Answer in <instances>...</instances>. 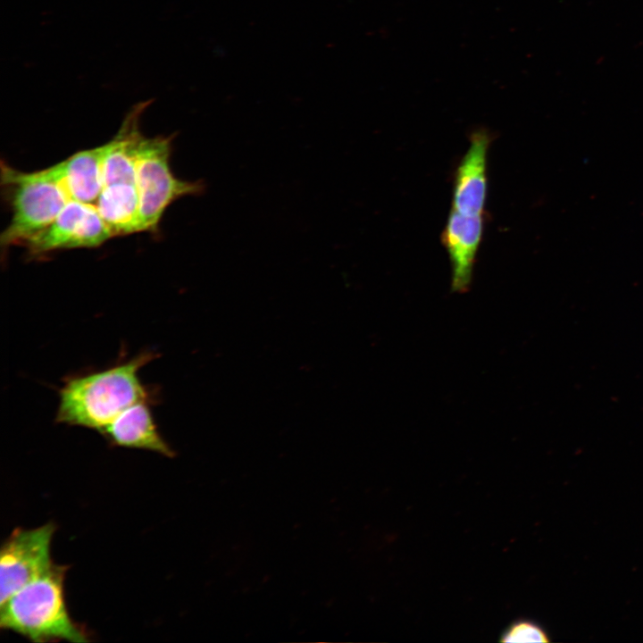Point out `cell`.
I'll return each mask as SVG.
<instances>
[{"label": "cell", "instance_id": "obj_1", "mask_svg": "<svg viewBox=\"0 0 643 643\" xmlns=\"http://www.w3.org/2000/svg\"><path fill=\"white\" fill-rule=\"evenodd\" d=\"M156 356L144 351L108 369L66 378L59 389L56 422L100 431L130 405L154 402V393L138 373Z\"/></svg>", "mask_w": 643, "mask_h": 643}, {"label": "cell", "instance_id": "obj_2", "mask_svg": "<svg viewBox=\"0 0 643 643\" xmlns=\"http://www.w3.org/2000/svg\"><path fill=\"white\" fill-rule=\"evenodd\" d=\"M66 565L52 564L0 605V627L33 642H88L85 630L70 616L64 599Z\"/></svg>", "mask_w": 643, "mask_h": 643}, {"label": "cell", "instance_id": "obj_3", "mask_svg": "<svg viewBox=\"0 0 643 643\" xmlns=\"http://www.w3.org/2000/svg\"><path fill=\"white\" fill-rule=\"evenodd\" d=\"M1 185L13 214L9 225L1 234L3 247L21 245L41 231L71 201L51 166L25 172L2 163Z\"/></svg>", "mask_w": 643, "mask_h": 643}, {"label": "cell", "instance_id": "obj_4", "mask_svg": "<svg viewBox=\"0 0 643 643\" xmlns=\"http://www.w3.org/2000/svg\"><path fill=\"white\" fill-rule=\"evenodd\" d=\"M171 141L172 137H144L139 146L135 178L139 231L156 232L163 213L173 201L205 189L201 180L187 181L173 175L170 167Z\"/></svg>", "mask_w": 643, "mask_h": 643}, {"label": "cell", "instance_id": "obj_5", "mask_svg": "<svg viewBox=\"0 0 643 643\" xmlns=\"http://www.w3.org/2000/svg\"><path fill=\"white\" fill-rule=\"evenodd\" d=\"M56 527L16 529L3 544L0 555V605L53 564L51 543Z\"/></svg>", "mask_w": 643, "mask_h": 643}, {"label": "cell", "instance_id": "obj_6", "mask_svg": "<svg viewBox=\"0 0 643 643\" xmlns=\"http://www.w3.org/2000/svg\"><path fill=\"white\" fill-rule=\"evenodd\" d=\"M113 237L94 204L69 201L56 218L22 245L33 255L62 249L97 247Z\"/></svg>", "mask_w": 643, "mask_h": 643}, {"label": "cell", "instance_id": "obj_7", "mask_svg": "<svg viewBox=\"0 0 643 643\" xmlns=\"http://www.w3.org/2000/svg\"><path fill=\"white\" fill-rule=\"evenodd\" d=\"M491 138L485 129L471 135L469 147L454 178L452 209L465 215H483L488 192L487 154Z\"/></svg>", "mask_w": 643, "mask_h": 643}, {"label": "cell", "instance_id": "obj_8", "mask_svg": "<svg viewBox=\"0 0 643 643\" xmlns=\"http://www.w3.org/2000/svg\"><path fill=\"white\" fill-rule=\"evenodd\" d=\"M484 221V214L465 215L454 209L448 215L441 238L451 263L454 291L463 292L471 284Z\"/></svg>", "mask_w": 643, "mask_h": 643}, {"label": "cell", "instance_id": "obj_9", "mask_svg": "<svg viewBox=\"0 0 643 643\" xmlns=\"http://www.w3.org/2000/svg\"><path fill=\"white\" fill-rule=\"evenodd\" d=\"M150 405L139 402L130 405L99 432L113 446L146 449L173 457L174 451L160 434Z\"/></svg>", "mask_w": 643, "mask_h": 643}, {"label": "cell", "instance_id": "obj_10", "mask_svg": "<svg viewBox=\"0 0 643 643\" xmlns=\"http://www.w3.org/2000/svg\"><path fill=\"white\" fill-rule=\"evenodd\" d=\"M105 151L106 143L79 151L51 166L70 200L88 204L96 202L104 187L103 163Z\"/></svg>", "mask_w": 643, "mask_h": 643}, {"label": "cell", "instance_id": "obj_11", "mask_svg": "<svg viewBox=\"0 0 643 643\" xmlns=\"http://www.w3.org/2000/svg\"><path fill=\"white\" fill-rule=\"evenodd\" d=\"M146 104L133 107L123 120L112 140L106 143L103 163L104 186L113 183L136 184V164L144 136L139 129V117Z\"/></svg>", "mask_w": 643, "mask_h": 643}, {"label": "cell", "instance_id": "obj_12", "mask_svg": "<svg viewBox=\"0 0 643 643\" xmlns=\"http://www.w3.org/2000/svg\"><path fill=\"white\" fill-rule=\"evenodd\" d=\"M95 205L113 237L140 232L136 184L120 182L104 186Z\"/></svg>", "mask_w": 643, "mask_h": 643}, {"label": "cell", "instance_id": "obj_13", "mask_svg": "<svg viewBox=\"0 0 643 643\" xmlns=\"http://www.w3.org/2000/svg\"><path fill=\"white\" fill-rule=\"evenodd\" d=\"M501 642H549L547 632L536 622L514 621L501 634Z\"/></svg>", "mask_w": 643, "mask_h": 643}]
</instances>
